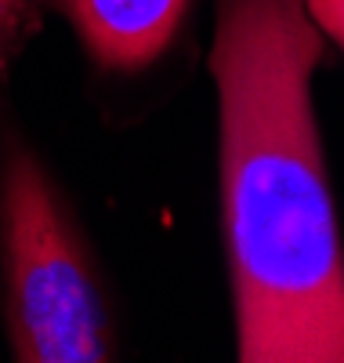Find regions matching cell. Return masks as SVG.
<instances>
[{
    "label": "cell",
    "mask_w": 344,
    "mask_h": 363,
    "mask_svg": "<svg viewBox=\"0 0 344 363\" xmlns=\"http://www.w3.org/2000/svg\"><path fill=\"white\" fill-rule=\"evenodd\" d=\"M0 255L11 352L22 363H102L109 313L66 200L29 149L0 174Z\"/></svg>",
    "instance_id": "obj_2"
},
{
    "label": "cell",
    "mask_w": 344,
    "mask_h": 363,
    "mask_svg": "<svg viewBox=\"0 0 344 363\" xmlns=\"http://www.w3.org/2000/svg\"><path fill=\"white\" fill-rule=\"evenodd\" d=\"M40 0H0V77L11 66L15 51L22 48Z\"/></svg>",
    "instance_id": "obj_4"
},
{
    "label": "cell",
    "mask_w": 344,
    "mask_h": 363,
    "mask_svg": "<svg viewBox=\"0 0 344 363\" xmlns=\"http://www.w3.org/2000/svg\"><path fill=\"white\" fill-rule=\"evenodd\" d=\"M185 11L189 0H66L84 51L113 73L152 66L174 44Z\"/></svg>",
    "instance_id": "obj_3"
},
{
    "label": "cell",
    "mask_w": 344,
    "mask_h": 363,
    "mask_svg": "<svg viewBox=\"0 0 344 363\" xmlns=\"http://www.w3.org/2000/svg\"><path fill=\"white\" fill-rule=\"evenodd\" d=\"M301 0H217L222 207L243 363H344V251L311 109Z\"/></svg>",
    "instance_id": "obj_1"
},
{
    "label": "cell",
    "mask_w": 344,
    "mask_h": 363,
    "mask_svg": "<svg viewBox=\"0 0 344 363\" xmlns=\"http://www.w3.org/2000/svg\"><path fill=\"white\" fill-rule=\"evenodd\" d=\"M308 18L316 22V29H323L326 37H333L344 48V0H301Z\"/></svg>",
    "instance_id": "obj_5"
}]
</instances>
